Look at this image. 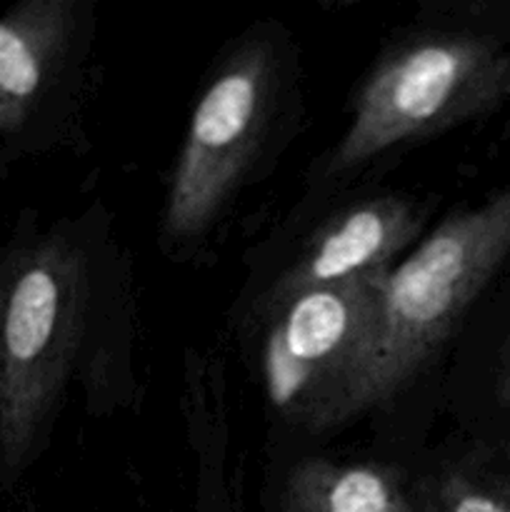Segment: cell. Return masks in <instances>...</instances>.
I'll return each mask as SVG.
<instances>
[{
    "label": "cell",
    "instance_id": "cell-5",
    "mask_svg": "<svg viewBox=\"0 0 510 512\" xmlns=\"http://www.w3.org/2000/svg\"><path fill=\"white\" fill-rule=\"evenodd\" d=\"M388 273L313 290L270 313L265 393L285 418L313 428L368 353Z\"/></svg>",
    "mask_w": 510,
    "mask_h": 512
},
{
    "label": "cell",
    "instance_id": "cell-2",
    "mask_svg": "<svg viewBox=\"0 0 510 512\" xmlns=\"http://www.w3.org/2000/svg\"><path fill=\"white\" fill-rule=\"evenodd\" d=\"M88 265L68 235L18 243L0 258V480L33 460L85 325Z\"/></svg>",
    "mask_w": 510,
    "mask_h": 512
},
{
    "label": "cell",
    "instance_id": "cell-3",
    "mask_svg": "<svg viewBox=\"0 0 510 512\" xmlns=\"http://www.w3.org/2000/svg\"><path fill=\"white\" fill-rule=\"evenodd\" d=\"M508 95L510 50L498 40L470 33L408 40L363 83L328 173H348L405 140L478 118Z\"/></svg>",
    "mask_w": 510,
    "mask_h": 512
},
{
    "label": "cell",
    "instance_id": "cell-6",
    "mask_svg": "<svg viewBox=\"0 0 510 512\" xmlns=\"http://www.w3.org/2000/svg\"><path fill=\"white\" fill-rule=\"evenodd\" d=\"M420 225L418 205L398 195H375L348 205L300 248L265 293L263 308L270 315L313 290L388 273L395 255L413 243Z\"/></svg>",
    "mask_w": 510,
    "mask_h": 512
},
{
    "label": "cell",
    "instance_id": "cell-7",
    "mask_svg": "<svg viewBox=\"0 0 510 512\" xmlns=\"http://www.w3.org/2000/svg\"><path fill=\"white\" fill-rule=\"evenodd\" d=\"M75 13L73 0H25L0 15V135L23 128L53 85Z\"/></svg>",
    "mask_w": 510,
    "mask_h": 512
},
{
    "label": "cell",
    "instance_id": "cell-10",
    "mask_svg": "<svg viewBox=\"0 0 510 512\" xmlns=\"http://www.w3.org/2000/svg\"><path fill=\"white\" fill-rule=\"evenodd\" d=\"M508 395H510V375H508Z\"/></svg>",
    "mask_w": 510,
    "mask_h": 512
},
{
    "label": "cell",
    "instance_id": "cell-9",
    "mask_svg": "<svg viewBox=\"0 0 510 512\" xmlns=\"http://www.w3.org/2000/svg\"><path fill=\"white\" fill-rule=\"evenodd\" d=\"M420 512H510V485L470 470H443L420 488Z\"/></svg>",
    "mask_w": 510,
    "mask_h": 512
},
{
    "label": "cell",
    "instance_id": "cell-4",
    "mask_svg": "<svg viewBox=\"0 0 510 512\" xmlns=\"http://www.w3.org/2000/svg\"><path fill=\"white\" fill-rule=\"evenodd\" d=\"M278 60L268 40H248L215 73L190 118L165 200L173 243L200 238L250 168L273 110Z\"/></svg>",
    "mask_w": 510,
    "mask_h": 512
},
{
    "label": "cell",
    "instance_id": "cell-1",
    "mask_svg": "<svg viewBox=\"0 0 510 512\" xmlns=\"http://www.w3.org/2000/svg\"><path fill=\"white\" fill-rule=\"evenodd\" d=\"M510 255V185L445 220L380 288L373 343L313 430L333 428L398 395L453 333Z\"/></svg>",
    "mask_w": 510,
    "mask_h": 512
},
{
    "label": "cell",
    "instance_id": "cell-8",
    "mask_svg": "<svg viewBox=\"0 0 510 512\" xmlns=\"http://www.w3.org/2000/svg\"><path fill=\"white\" fill-rule=\"evenodd\" d=\"M280 512H420L398 470L310 458L295 465L280 493Z\"/></svg>",
    "mask_w": 510,
    "mask_h": 512
}]
</instances>
